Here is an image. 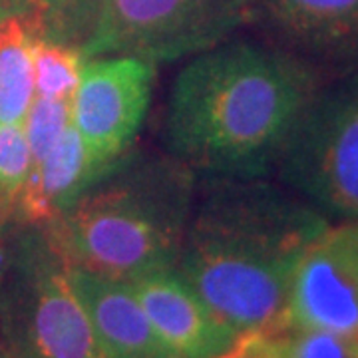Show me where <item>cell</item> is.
Wrapping results in <instances>:
<instances>
[{"mask_svg": "<svg viewBox=\"0 0 358 358\" xmlns=\"http://www.w3.org/2000/svg\"><path fill=\"white\" fill-rule=\"evenodd\" d=\"M273 169L329 221L358 219V70L320 84Z\"/></svg>", "mask_w": 358, "mask_h": 358, "instance_id": "obj_5", "label": "cell"}, {"mask_svg": "<svg viewBox=\"0 0 358 358\" xmlns=\"http://www.w3.org/2000/svg\"><path fill=\"white\" fill-rule=\"evenodd\" d=\"M84 56L76 46L34 36V88L36 96L50 100H72L80 80Z\"/></svg>", "mask_w": 358, "mask_h": 358, "instance_id": "obj_14", "label": "cell"}, {"mask_svg": "<svg viewBox=\"0 0 358 358\" xmlns=\"http://www.w3.org/2000/svg\"><path fill=\"white\" fill-rule=\"evenodd\" d=\"M10 229H13V225H8L6 221H2V219H0V239H4Z\"/></svg>", "mask_w": 358, "mask_h": 358, "instance_id": "obj_21", "label": "cell"}, {"mask_svg": "<svg viewBox=\"0 0 358 358\" xmlns=\"http://www.w3.org/2000/svg\"><path fill=\"white\" fill-rule=\"evenodd\" d=\"M14 16H36V0H0V22Z\"/></svg>", "mask_w": 358, "mask_h": 358, "instance_id": "obj_19", "label": "cell"}, {"mask_svg": "<svg viewBox=\"0 0 358 358\" xmlns=\"http://www.w3.org/2000/svg\"><path fill=\"white\" fill-rule=\"evenodd\" d=\"M285 327L358 334V219L329 225L303 251Z\"/></svg>", "mask_w": 358, "mask_h": 358, "instance_id": "obj_8", "label": "cell"}, {"mask_svg": "<svg viewBox=\"0 0 358 358\" xmlns=\"http://www.w3.org/2000/svg\"><path fill=\"white\" fill-rule=\"evenodd\" d=\"M219 358H243V348H241V341H239V345L235 346L233 350H229L227 355H223V357Z\"/></svg>", "mask_w": 358, "mask_h": 358, "instance_id": "obj_20", "label": "cell"}, {"mask_svg": "<svg viewBox=\"0 0 358 358\" xmlns=\"http://www.w3.org/2000/svg\"><path fill=\"white\" fill-rule=\"evenodd\" d=\"M257 0H102L84 58L136 56L176 62L227 42L251 20Z\"/></svg>", "mask_w": 358, "mask_h": 358, "instance_id": "obj_6", "label": "cell"}, {"mask_svg": "<svg viewBox=\"0 0 358 358\" xmlns=\"http://www.w3.org/2000/svg\"><path fill=\"white\" fill-rule=\"evenodd\" d=\"M253 18L319 78L324 70L336 78L358 70V0H257Z\"/></svg>", "mask_w": 358, "mask_h": 358, "instance_id": "obj_9", "label": "cell"}, {"mask_svg": "<svg viewBox=\"0 0 358 358\" xmlns=\"http://www.w3.org/2000/svg\"><path fill=\"white\" fill-rule=\"evenodd\" d=\"M100 4L102 0H68L58 22L54 24L50 32L42 36L80 48V44L88 36L90 28L96 20Z\"/></svg>", "mask_w": 358, "mask_h": 358, "instance_id": "obj_17", "label": "cell"}, {"mask_svg": "<svg viewBox=\"0 0 358 358\" xmlns=\"http://www.w3.org/2000/svg\"><path fill=\"white\" fill-rule=\"evenodd\" d=\"M70 281L108 358H179L157 336L126 281L70 267Z\"/></svg>", "mask_w": 358, "mask_h": 358, "instance_id": "obj_11", "label": "cell"}, {"mask_svg": "<svg viewBox=\"0 0 358 358\" xmlns=\"http://www.w3.org/2000/svg\"><path fill=\"white\" fill-rule=\"evenodd\" d=\"M157 336L179 358H219L241 336L209 310L176 267L157 268L128 281Z\"/></svg>", "mask_w": 358, "mask_h": 358, "instance_id": "obj_10", "label": "cell"}, {"mask_svg": "<svg viewBox=\"0 0 358 358\" xmlns=\"http://www.w3.org/2000/svg\"><path fill=\"white\" fill-rule=\"evenodd\" d=\"M209 179L176 271L237 336L275 333L285 327L294 267L331 221L263 178Z\"/></svg>", "mask_w": 358, "mask_h": 358, "instance_id": "obj_1", "label": "cell"}, {"mask_svg": "<svg viewBox=\"0 0 358 358\" xmlns=\"http://www.w3.org/2000/svg\"><path fill=\"white\" fill-rule=\"evenodd\" d=\"M66 2L68 0H36V26H38L40 34L50 32L54 24L58 22L60 14L64 13Z\"/></svg>", "mask_w": 358, "mask_h": 358, "instance_id": "obj_18", "label": "cell"}, {"mask_svg": "<svg viewBox=\"0 0 358 358\" xmlns=\"http://www.w3.org/2000/svg\"><path fill=\"white\" fill-rule=\"evenodd\" d=\"M243 341L251 358H358V334L282 327Z\"/></svg>", "mask_w": 358, "mask_h": 358, "instance_id": "obj_13", "label": "cell"}, {"mask_svg": "<svg viewBox=\"0 0 358 358\" xmlns=\"http://www.w3.org/2000/svg\"><path fill=\"white\" fill-rule=\"evenodd\" d=\"M70 106L72 100H50L34 96L24 122L32 166L48 154V150L70 126Z\"/></svg>", "mask_w": 358, "mask_h": 358, "instance_id": "obj_16", "label": "cell"}, {"mask_svg": "<svg viewBox=\"0 0 358 358\" xmlns=\"http://www.w3.org/2000/svg\"><path fill=\"white\" fill-rule=\"evenodd\" d=\"M6 358H108L44 225H18L0 271Z\"/></svg>", "mask_w": 358, "mask_h": 358, "instance_id": "obj_4", "label": "cell"}, {"mask_svg": "<svg viewBox=\"0 0 358 358\" xmlns=\"http://www.w3.org/2000/svg\"><path fill=\"white\" fill-rule=\"evenodd\" d=\"M0 358H6V357H4V355H2V352H0Z\"/></svg>", "mask_w": 358, "mask_h": 358, "instance_id": "obj_23", "label": "cell"}, {"mask_svg": "<svg viewBox=\"0 0 358 358\" xmlns=\"http://www.w3.org/2000/svg\"><path fill=\"white\" fill-rule=\"evenodd\" d=\"M155 64L136 56L86 58L72 96L70 122L102 176L128 154L148 114Z\"/></svg>", "mask_w": 358, "mask_h": 358, "instance_id": "obj_7", "label": "cell"}, {"mask_svg": "<svg viewBox=\"0 0 358 358\" xmlns=\"http://www.w3.org/2000/svg\"><path fill=\"white\" fill-rule=\"evenodd\" d=\"M32 169L24 126L0 124V219L18 227V209Z\"/></svg>", "mask_w": 358, "mask_h": 358, "instance_id": "obj_15", "label": "cell"}, {"mask_svg": "<svg viewBox=\"0 0 358 358\" xmlns=\"http://www.w3.org/2000/svg\"><path fill=\"white\" fill-rule=\"evenodd\" d=\"M197 173L169 154H126L44 223L70 267L117 281L176 267Z\"/></svg>", "mask_w": 358, "mask_h": 358, "instance_id": "obj_3", "label": "cell"}, {"mask_svg": "<svg viewBox=\"0 0 358 358\" xmlns=\"http://www.w3.org/2000/svg\"><path fill=\"white\" fill-rule=\"evenodd\" d=\"M34 16L0 22V124L24 126L34 102Z\"/></svg>", "mask_w": 358, "mask_h": 358, "instance_id": "obj_12", "label": "cell"}, {"mask_svg": "<svg viewBox=\"0 0 358 358\" xmlns=\"http://www.w3.org/2000/svg\"><path fill=\"white\" fill-rule=\"evenodd\" d=\"M319 86L310 68L273 44L221 42L171 82L166 154L207 178H263Z\"/></svg>", "mask_w": 358, "mask_h": 358, "instance_id": "obj_2", "label": "cell"}, {"mask_svg": "<svg viewBox=\"0 0 358 358\" xmlns=\"http://www.w3.org/2000/svg\"><path fill=\"white\" fill-rule=\"evenodd\" d=\"M241 348H243V358H251L249 357V352H247V348H245V341L241 338Z\"/></svg>", "mask_w": 358, "mask_h": 358, "instance_id": "obj_22", "label": "cell"}]
</instances>
